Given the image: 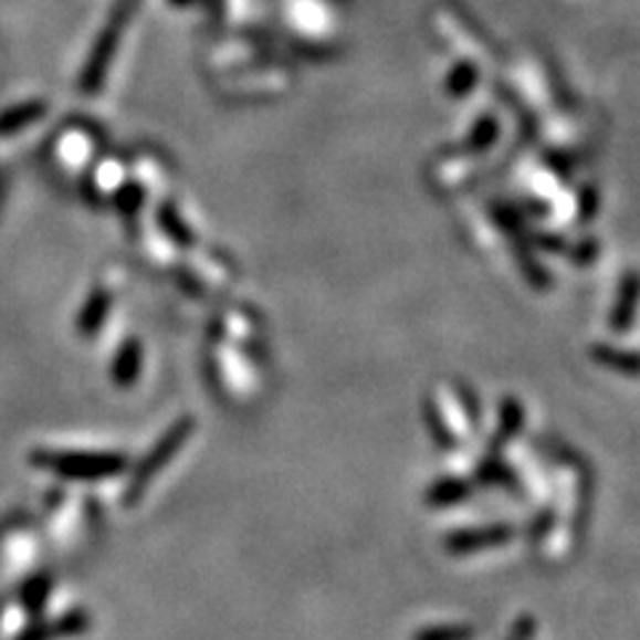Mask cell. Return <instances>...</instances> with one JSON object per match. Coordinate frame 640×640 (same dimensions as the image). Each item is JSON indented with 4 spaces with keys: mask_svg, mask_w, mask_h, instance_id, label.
Wrapping results in <instances>:
<instances>
[{
    "mask_svg": "<svg viewBox=\"0 0 640 640\" xmlns=\"http://www.w3.org/2000/svg\"><path fill=\"white\" fill-rule=\"evenodd\" d=\"M523 427V406L521 400L515 398H507L502 403V411H500V430H496V436L489 441V451L491 454H500V451L507 445L510 441H515L518 438Z\"/></svg>",
    "mask_w": 640,
    "mask_h": 640,
    "instance_id": "obj_2",
    "label": "cell"
},
{
    "mask_svg": "<svg viewBox=\"0 0 640 640\" xmlns=\"http://www.w3.org/2000/svg\"><path fill=\"white\" fill-rule=\"evenodd\" d=\"M475 627L473 625H436L422 627L413 636V640H473Z\"/></svg>",
    "mask_w": 640,
    "mask_h": 640,
    "instance_id": "obj_6",
    "label": "cell"
},
{
    "mask_svg": "<svg viewBox=\"0 0 640 640\" xmlns=\"http://www.w3.org/2000/svg\"><path fill=\"white\" fill-rule=\"evenodd\" d=\"M470 494H473V489H470V483L462 481V478H441V481H436L427 489L424 502L430 504V507H449V504L468 500Z\"/></svg>",
    "mask_w": 640,
    "mask_h": 640,
    "instance_id": "obj_3",
    "label": "cell"
},
{
    "mask_svg": "<svg viewBox=\"0 0 640 640\" xmlns=\"http://www.w3.org/2000/svg\"><path fill=\"white\" fill-rule=\"evenodd\" d=\"M510 478L513 475H510V470L504 468L500 459H496V454H491L489 462L481 464V481L483 483H496V486L502 483V486H507Z\"/></svg>",
    "mask_w": 640,
    "mask_h": 640,
    "instance_id": "obj_7",
    "label": "cell"
},
{
    "mask_svg": "<svg viewBox=\"0 0 640 640\" xmlns=\"http://www.w3.org/2000/svg\"><path fill=\"white\" fill-rule=\"evenodd\" d=\"M513 539H515L513 526H507V523H494V526H478V528H462V532H454L451 536H445L443 545L451 555H468V553H478V549L502 547Z\"/></svg>",
    "mask_w": 640,
    "mask_h": 640,
    "instance_id": "obj_1",
    "label": "cell"
},
{
    "mask_svg": "<svg viewBox=\"0 0 640 640\" xmlns=\"http://www.w3.org/2000/svg\"><path fill=\"white\" fill-rule=\"evenodd\" d=\"M592 355L600 366L611 368V371L625 374V377H640V355L636 353L611 350V347H595Z\"/></svg>",
    "mask_w": 640,
    "mask_h": 640,
    "instance_id": "obj_4",
    "label": "cell"
},
{
    "mask_svg": "<svg viewBox=\"0 0 640 640\" xmlns=\"http://www.w3.org/2000/svg\"><path fill=\"white\" fill-rule=\"evenodd\" d=\"M424 419H427V424H430L432 441L441 445V449H457L459 438L451 432V427L443 422L441 406H438L436 400H427L424 403Z\"/></svg>",
    "mask_w": 640,
    "mask_h": 640,
    "instance_id": "obj_5",
    "label": "cell"
}]
</instances>
